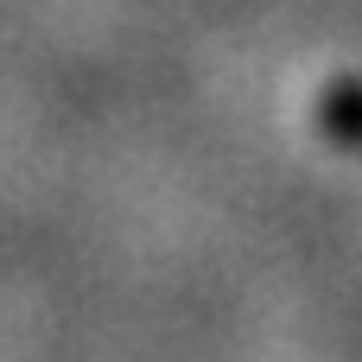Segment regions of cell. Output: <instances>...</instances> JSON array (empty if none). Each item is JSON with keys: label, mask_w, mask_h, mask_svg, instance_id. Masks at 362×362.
Masks as SVG:
<instances>
[{"label": "cell", "mask_w": 362, "mask_h": 362, "mask_svg": "<svg viewBox=\"0 0 362 362\" xmlns=\"http://www.w3.org/2000/svg\"><path fill=\"white\" fill-rule=\"evenodd\" d=\"M318 121H325V127H331L337 140H350V146H362V89H337V95H325Z\"/></svg>", "instance_id": "cell-1"}]
</instances>
